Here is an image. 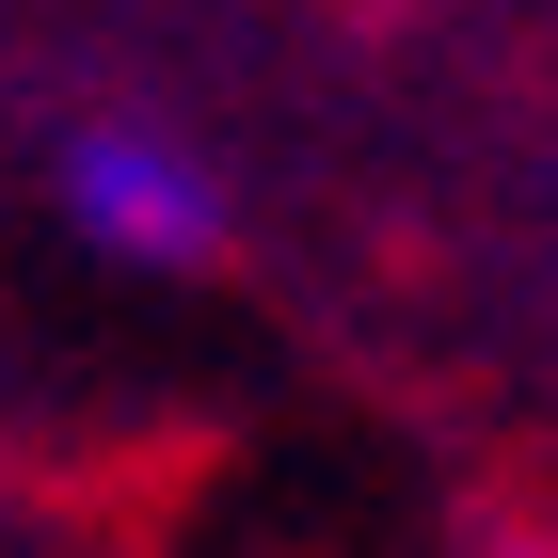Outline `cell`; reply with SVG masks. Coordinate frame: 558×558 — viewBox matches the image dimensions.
<instances>
[{
  "mask_svg": "<svg viewBox=\"0 0 558 558\" xmlns=\"http://www.w3.org/2000/svg\"><path fill=\"white\" fill-rule=\"evenodd\" d=\"M48 175H64L81 240H96V256H129V271H192V256L223 240V175L192 160L175 129H144V112H81Z\"/></svg>",
  "mask_w": 558,
  "mask_h": 558,
  "instance_id": "1",
  "label": "cell"
}]
</instances>
